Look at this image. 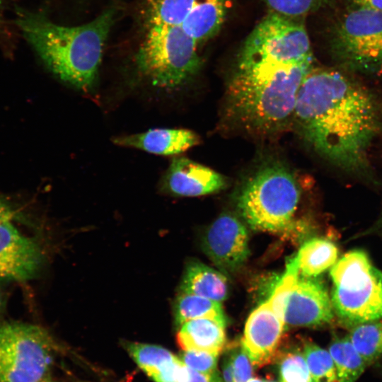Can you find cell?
I'll return each mask as SVG.
<instances>
[{
  "label": "cell",
  "instance_id": "277c9868",
  "mask_svg": "<svg viewBox=\"0 0 382 382\" xmlns=\"http://www.w3.org/2000/svg\"><path fill=\"white\" fill-rule=\"evenodd\" d=\"M300 199L291 172L279 163L259 168L241 187L238 208L255 230L282 232L291 226Z\"/></svg>",
  "mask_w": 382,
  "mask_h": 382
},
{
  "label": "cell",
  "instance_id": "7c38bea8",
  "mask_svg": "<svg viewBox=\"0 0 382 382\" xmlns=\"http://www.w3.org/2000/svg\"><path fill=\"white\" fill-rule=\"evenodd\" d=\"M284 319L268 299L248 316L241 347L254 367H262L274 358L284 328Z\"/></svg>",
  "mask_w": 382,
  "mask_h": 382
},
{
  "label": "cell",
  "instance_id": "5bb4252c",
  "mask_svg": "<svg viewBox=\"0 0 382 382\" xmlns=\"http://www.w3.org/2000/svg\"><path fill=\"white\" fill-rule=\"evenodd\" d=\"M226 185L221 174L185 157L173 158L161 180L162 191L183 197L212 194Z\"/></svg>",
  "mask_w": 382,
  "mask_h": 382
},
{
  "label": "cell",
  "instance_id": "836d02e7",
  "mask_svg": "<svg viewBox=\"0 0 382 382\" xmlns=\"http://www.w3.org/2000/svg\"><path fill=\"white\" fill-rule=\"evenodd\" d=\"M39 382H55V381L52 378L51 375L49 374Z\"/></svg>",
  "mask_w": 382,
  "mask_h": 382
},
{
  "label": "cell",
  "instance_id": "e0dca14e",
  "mask_svg": "<svg viewBox=\"0 0 382 382\" xmlns=\"http://www.w3.org/2000/svg\"><path fill=\"white\" fill-rule=\"evenodd\" d=\"M225 327L207 318H197L183 323L177 340L183 351H201L219 355L226 337Z\"/></svg>",
  "mask_w": 382,
  "mask_h": 382
},
{
  "label": "cell",
  "instance_id": "9a60e30c",
  "mask_svg": "<svg viewBox=\"0 0 382 382\" xmlns=\"http://www.w3.org/2000/svg\"><path fill=\"white\" fill-rule=\"evenodd\" d=\"M112 141L118 146L170 156L180 154L197 145L199 138L189 129L156 128L142 133L115 137Z\"/></svg>",
  "mask_w": 382,
  "mask_h": 382
},
{
  "label": "cell",
  "instance_id": "4316f807",
  "mask_svg": "<svg viewBox=\"0 0 382 382\" xmlns=\"http://www.w3.org/2000/svg\"><path fill=\"white\" fill-rule=\"evenodd\" d=\"M281 382H313L303 352L290 351L285 353L279 363Z\"/></svg>",
  "mask_w": 382,
  "mask_h": 382
},
{
  "label": "cell",
  "instance_id": "603a6c76",
  "mask_svg": "<svg viewBox=\"0 0 382 382\" xmlns=\"http://www.w3.org/2000/svg\"><path fill=\"white\" fill-rule=\"evenodd\" d=\"M347 336L368 366L382 359V319L356 325Z\"/></svg>",
  "mask_w": 382,
  "mask_h": 382
},
{
  "label": "cell",
  "instance_id": "4fadbf2b",
  "mask_svg": "<svg viewBox=\"0 0 382 382\" xmlns=\"http://www.w3.org/2000/svg\"><path fill=\"white\" fill-rule=\"evenodd\" d=\"M13 222L0 224V279L25 282L36 274L42 257L36 242Z\"/></svg>",
  "mask_w": 382,
  "mask_h": 382
},
{
  "label": "cell",
  "instance_id": "4dcf8cb0",
  "mask_svg": "<svg viewBox=\"0 0 382 382\" xmlns=\"http://www.w3.org/2000/svg\"><path fill=\"white\" fill-rule=\"evenodd\" d=\"M20 220L18 212L6 200L0 197V224Z\"/></svg>",
  "mask_w": 382,
  "mask_h": 382
},
{
  "label": "cell",
  "instance_id": "8d00e7d4",
  "mask_svg": "<svg viewBox=\"0 0 382 382\" xmlns=\"http://www.w3.org/2000/svg\"><path fill=\"white\" fill-rule=\"evenodd\" d=\"M0 6H1V0H0Z\"/></svg>",
  "mask_w": 382,
  "mask_h": 382
},
{
  "label": "cell",
  "instance_id": "d4e9b609",
  "mask_svg": "<svg viewBox=\"0 0 382 382\" xmlns=\"http://www.w3.org/2000/svg\"><path fill=\"white\" fill-rule=\"evenodd\" d=\"M303 354L313 382H337L334 361L328 350L306 342Z\"/></svg>",
  "mask_w": 382,
  "mask_h": 382
},
{
  "label": "cell",
  "instance_id": "7a4b0ae2",
  "mask_svg": "<svg viewBox=\"0 0 382 382\" xmlns=\"http://www.w3.org/2000/svg\"><path fill=\"white\" fill-rule=\"evenodd\" d=\"M116 11L115 7H109L86 24L63 26L41 13L20 8L15 22L55 76L75 88L89 90L96 81Z\"/></svg>",
  "mask_w": 382,
  "mask_h": 382
},
{
  "label": "cell",
  "instance_id": "8992f818",
  "mask_svg": "<svg viewBox=\"0 0 382 382\" xmlns=\"http://www.w3.org/2000/svg\"><path fill=\"white\" fill-rule=\"evenodd\" d=\"M197 45L181 25L151 24L136 56L137 68L156 86L178 88L201 67Z\"/></svg>",
  "mask_w": 382,
  "mask_h": 382
},
{
  "label": "cell",
  "instance_id": "52a82bcc",
  "mask_svg": "<svg viewBox=\"0 0 382 382\" xmlns=\"http://www.w3.org/2000/svg\"><path fill=\"white\" fill-rule=\"evenodd\" d=\"M58 346L38 325H0V382H39L50 374Z\"/></svg>",
  "mask_w": 382,
  "mask_h": 382
},
{
  "label": "cell",
  "instance_id": "83f0119b",
  "mask_svg": "<svg viewBox=\"0 0 382 382\" xmlns=\"http://www.w3.org/2000/svg\"><path fill=\"white\" fill-rule=\"evenodd\" d=\"M219 355L201 351H183L180 359L189 368L204 374H214L217 370Z\"/></svg>",
  "mask_w": 382,
  "mask_h": 382
},
{
  "label": "cell",
  "instance_id": "3957f363",
  "mask_svg": "<svg viewBox=\"0 0 382 382\" xmlns=\"http://www.w3.org/2000/svg\"><path fill=\"white\" fill-rule=\"evenodd\" d=\"M313 62L236 66L226 91L228 116L243 129L268 134L284 127Z\"/></svg>",
  "mask_w": 382,
  "mask_h": 382
},
{
  "label": "cell",
  "instance_id": "e575fe53",
  "mask_svg": "<svg viewBox=\"0 0 382 382\" xmlns=\"http://www.w3.org/2000/svg\"><path fill=\"white\" fill-rule=\"evenodd\" d=\"M248 382H267L264 380H262V379H260V378H251Z\"/></svg>",
  "mask_w": 382,
  "mask_h": 382
},
{
  "label": "cell",
  "instance_id": "2e32d148",
  "mask_svg": "<svg viewBox=\"0 0 382 382\" xmlns=\"http://www.w3.org/2000/svg\"><path fill=\"white\" fill-rule=\"evenodd\" d=\"M129 354L154 382H178L183 361L167 349L140 342H125Z\"/></svg>",
  "mask_w": 382,
  "mask_h": 382
},
{
  "label": "cell",
  "instance_id": "9c48e42d",
  "mask_svg": "<svg viewBox=\"0 0 382 382\" xmlns=\"http://www.w3.org/2000/svg\"><path fill=\"white\" fill-rule=\"evenodd\" d=\"M330 50L347 70L382 71V11L357 5L332 28Z\"/></svg>",
  "mask_w": 382,
  "mask_h": 382
},
{
  "label": "cell",
  "instance_id": "484cf974",
  "mask_svg": "<svg viewBox=\"0 0 382 382\" xmlns=\"http://www.w3.org/2000/svg\"><path fill=\"white\" fill-rule=\"evenodd\" d=\"M271 12L300 19L328 6L335 0H263Z\"/></svg>",
  "mask_w": 382,
  "mask_h": 382
},
{
  "label": "cell",
  "instance_id": "44dd1931",
  "mask_svg": "<svg viewBox=\"0 0 382 382\" xmlns=\"http://www.w3.org/2000/svg\"><path fill=\"white\" fill-rule=\"evenodd\" d=\"M174 316L175 324L179 327L197 318L210 319L224 327L228 322L221 302L183 292L175 302Z\"/></svg>",
  "mask_w": 382,
  "mask_h": 382
},
{
  "label": "cell",
  "instance_id": "ffe728a7",
  "mask_svg": "<svg viewBox=\"0 0 382 382\" xmlns=\"http://www.w3.org/2000/svg\"><path fill=\"white\" fill-rule=\"evenodd\" d=\"M296 257L301 276L317 277L335 264L338 249L327 239L314 238L301 246Z\"/></svg>",
  "mask_w": 382,
  "mask_h": 382
},
{
  "label": "cell",
  "instance_id": "8fae6325",
  "mask_svg": "<svg viewBox=\"0 0 382 382\" xmlns=\"http://www.w3.org/2000/svg\"><path fill=\"white\" fill-rule=\"evenodd\" d=\"M331 297L324 283L317 277L299 274L289 292L284 322L292 326H319L334 317Z\"/></svg>",
  "mask_w": 382,
  "mask_h": 382
},
{
  "label": "cell",
  "instance_id": "7402d4cb",
  "mask_svg": "<svg viewBox=\"0 0 382 382\" xmlns=\"http://www.w3.org/2000/svg\"><path fill=\"white\" fill-rule=\"evenodd\" d=\"M328 351L334 361L337 382H357L368 366L348 336L335 337Z\"/></svg>",
  "mask_w": 382,
  "mask_h": 382
},
{
  "label": "cell",
  "instance_id": "1f68e13d",
  "mask_svg": "<svg viewBox=\"0 0 382 382\" xmlns=\"http://www.w3.org/2000/svg\"><path fill=\"white\" fill-rule=\"evenodd\" d=\"M224 382H235L231 360L228 358L223 366Z\"/></svg>",
  "mask_w": 382,
  "mask_h": 382
},
{
  "label": "cell",
  "instance_id": "d6986e66",
  "mask_svg": "<svg viewBox=\"0 0 382 382\" xmlns=\"http://www.w3.org/2000/svg\"><path fill=\"white\" fill-rule=\"evenodd\" d=\"M183 293L197 295L216 301L228 296V285L221 272L198 262H190L186 267L180 286Z\"/></svg>",
  "mask_w": 382,
  "mask_h": 382
},
{
  "label": "cell",
  "instance_id": "f546056e",
  "mask_svg": "<svg viewBox=\"0 0 382 382\" xmlns=\"http://www.w3.org/2000/svg\"><path fill=\"white\" fill-rule=\"evenodd\" d=\"M178 382H224V381L219 372L212 374L199 372L183 363Z\"/></svg>",
  "mask_w": 382,
  "mask_h": 382
},
{
  "label": "cell",
  "instance_id": "cb8c5ba5",
  "mask_svg": "<svg viewBox=\"0 0 382 382\" xmlns=\"http://www.w3.org/2000/svg\"><path fill=\"white\" fill-rule=\"evenodd\" d=\"M195 0H152L149 7V25H181Z\"/></svg>",
  "mask_w": 382,
  "mask_h": 382
},
{
  "label": "cell",
  "instance_id": "d6a6232c",
  "mask_svg": "<svg viewBox=\"0 0 382 382\" xmlns=\"http://www.w3.org/2000/svg\"><path fill=\"white\" fill-rule=\"evenodd\" d=\"M356 5L382 11V0H354Z\"/></svg>",
  "mask_w": 382,
  "mask_h": 382
},
{
  "label": "cell",
  "instance_id": "74e56055",
  "mask_svg": "<svg viewBox=\"0 0 382 382\" xmlns=\"http://www.w3.org/2000/svg\"><path fill=\"white\" fill-rule=\"evenodd\" d=\"M267 382H268V381H267ZM270 382H271V381H270Z\"/></svg>",
  "mask_w": 382,
  "mask_h": 382
},
{
  "label": "cell",
  "instance_id": "ac0fdd59",
  "mask_svg": "<svg viewBox=\"0 0 382 382\" xmlns=\"http://www.w3.org/2000/svg\"><path fill=\"white\" fill-rule=\"evenodd\" d=\"M226 0H195L181 26L197 45L215 35L226 16Z\"/></svg>",
  "mask_w": 382,
  "mask_h": 382
},
{
  "label": "cell",
  "instance_id": "6da1fadb",
  "mask_svg": "<svg viewBox=\"0 0 382 382\" xmlns=\"http://www.w3.org/2000/svg\"><path fill=\"white\" fill-rule=\"evenodd\" d=\"M293 119L304 141L347 173H371V147L382 134V100L337 69L310 70L297 96Z\"/></svg>",
  "mask_w": 382,
  "mask_h": 382
},
{
  "label": "cell",
  "instance_id": "f1b7e54d",
  "mask_svg": "<svg viewBox=\"0 0 382 382\" xmlns=\"http://www.w3.org/2000/svg\"><path fill=\"white\" fill-rule=\"evenodd\" d=\"M235 382H248L253 377V364L241 346L230 356Z\"/></svg>",
  "mask_w": 382,
  "mask_h": 382
},
{
  "label": "cell",
  "instance_id": "30bf717a",
  "mask_svg": "<svg viewBox=\"0 0 382 382\" xmlns=\"http://www.w3.org/2000/svg\"><path fill=\"white\" fill-rule=\"evenodd\" d=\"M248 233L234 215L219 216L207 228L203 248L214 264L225 273L238 270L248 259Z\"/></svg>",
  "mask_w": 382,
  "mask_h": 382
},
{
  "label": "cell",
  "instance_id": "d590c367",
  "mask_svg": "<svg viewBox=\"0 0 382 382\" xmlns=\"http://www.w3.org/2000/svg\"><path fill=\"white\" fill-rule=\"evenodd\" d=\"M2 298H1V294H0V312L1 311V309H2Z\"/></svg>",
  "mask_w": 382,
  "mask_h": 382
},
{
  "label": "cell",
  "instance_id": "ba28073f",
  "mask_svg": "<svg viewBox=\"0 0 382 382\" xmlns=\"http://www.w3.org/2000/svg\"><path fill=\"white\" fill-rule=\"evenodd\" d=\"M312 61L311 41L302 21L270 11L248 36L236 66Z\"/></svg>",
  "mask_w": 382,
  "mask_h": 382
},
{
  "label": "cell",
  "instance_id": "5b68a950",
  "mask_svg": "<svg viewBox=\"0 0 382 382\" xmlns=\"http://www.w3.org/2000/svg\"><path fill=\"white\" fill-rule=\"evenodd\" d=\"M331 301L340 320L351 328L382 319V272L361 250L345 253L331 267Z\"/></svg>",
  "mask_w": 382,
  "mask_h": 382
}]
</instances>
